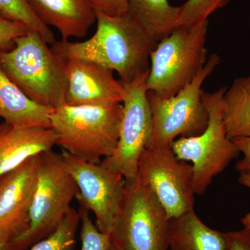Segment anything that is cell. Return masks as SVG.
Masks as SVG:
<instances>
[{"mask_svg":"<svg viewBox=\"0 0 250 250\" xmlns=\"http://www.w3.org/2000/svg\"><path fill=\"white\" fill-rule=\"evenodd\" d=\"M95 34L82 42L56 41L52 48L64 59L88 61L116 72L129 83L149 68L156 43L129 14L108 16L96 13Z\"/></svg>","mask_w":250,"mask_h":250,"instance_id":"1","label":"cell"},{"mask_svg":"<svg viewBox=\"0 0 250 250\" xmlns=\"http://www.w3.org/2000/svg\"><path fill=\"white\" fill-rule=\"evenodd\" d=\"M123 114L122 103L65 104L52 111L50 128L57 134V146L62 150L100 164L116 150Z\"/></svg>","mask_w":250,"mask_h":250,"instance_id":"2","label":"cell"},{"mask_svg":"<svg viewBox=\"0 0 250 250\" xmlns=\"http://www.w3.org/2000/svg\"><path fill=\"white\" fill-rule=\"evenodd\" d=\"M0 66L31 100L55 109L65 104V60L54 52L37 31L18 38L9 50L0 52Z\"/></svg>","mask_w":250,"mask_h":250,"instance_id":"3","label":"cell"},{"mask_svg":"<svg viewBox=\"0 0 250 250\" xmlns=\"http://www.w3.org/2000/svg\"><path fill=\"white\" fill-rule=\"evenodd\" d=\"M208 20L179 26L159 41L149 59L148 93L168 98L194 80L205 66Z\"/></svg>","mask_w":250,"mask_h":250,"instance_id":"4","label":"cell"},{"mask_svg":"<svg viewBox=\"0 0 250 250\" xmlns=\"http://www.w3.org/2000/svg\"><path fill=\"white\" fill-rule=\"evenodd\" d=\"M79 190L62 154L52 149L40 154V166L27 229L11 242V250H26L55 231Z\"/></svg>","mask_w":250,"mask_h":250,"instance_id":"5","label":"cell"},{"mask_svg":"<svg viewBox=\"0 0 250 250\" xmlns=\"http://www.w3.org/2000/svg\"><path fill=\"white\" fill-rule=\"evenodd\" d=\"M227 88L223 87L213 93L203 90L202 100L208 115L207 128L202 134L179 138L171 145L179 160L192 164L195 195H204L213 178L239 153L228 137L224 123L223 98Z\"/></svg>","mask_w":250,"mask_h":250,"instance_id":"6","label":"cell"},{"mask_svg":"<svg viewBox=\"0 0 250 250\" xmlns=\"http://www.w3.org/2000/svg\"><path fill=\"white\" fill-rule=\"evenodd\" d=\"M170 220L139 177L125 181L121 207L110 233L111 243L121 250H169Z\"/></svg>","mask_w":250,"mask_h":250,"instance_id":"7","label":"cell"},{"mask_svg":"<svg viewBox=\"0 0 250 250\" xmlns=\"http://www.w3.org/2000/svg\"><path fill=\"white\" fill-rule=\"evenodd\" d=\"M220 62L218 54L210 55L194 80L170 98H159L148 93L153 122L149 147L171 146L179 138L204 132L208 125V115L202 100V87Z\"/></svg>","mask_w":250,"mask_h":250,"instance_id":"8","label":"cell"},{"mask_svg":"<svg viewBox=\"0 0 250 250\" xmlns=\"http://www.w3.org/2000/svg\"><path fill=\"white\" fill-rule=\"evenodd\" d=\"M149 70L129 83H123L125 95L119 140L112 155L100 162L109 170L123 176L127 182L136 180L141 154L152 141V111L148 99Z\"/></svg>","mask_w":250,"mask_h":250,"instance_id":"9","label":"cell"},{"mask_svg":"<svg viewBox=\"0 0 250 250\" xmlns=\"http://www.w3.org/2000/svg\"><path fill=\"white\" fill-rule=\"evenodd\" d=\"M137 177L150 188L170 220L194 209L192 164L179 160L171 146L145 149L140 157Z\"/></svg>","mask_w":250,"mask_h":250,"instance_id":"10","label":"cell"},{"mask_svg":"<svg viewBox=\"0 0 250 250\" xmlns=\"http://www.w3.org/2000/svg\"><path fill=\"white\" fill-rule=\"evenodd\" d=\"M62 154L78 188L80 207L93 212L99 230L110 235L124 194V177L100 163L82 160L63 150Z\"/></svg>","mask_w":250,"mask_h":250,"instance_id":"11","label":"cell"},{"mask_svg":"<svg viewBox=\"0 0 250 250\" xmlns=\"http://www.w3.org/2000/svg\"><path fill=\"white\" fill-rule=\"evenodd\" d=\"M40 166V154L0 176V238L14 241L29 228V213Z\"/></svg>","mask_w":250,"mask_h":250,"instance_id":"12","label":"cell"},{"mask_svg":"<svg viewBox=\"0 0 250 250\" xmlns=\"http://www.w3.org/2000/svg\"><path fill=\"white\" fill-rule=\"evenodd\" d=\"M65 60L66 104L78 106L123 103L125 86L121 81L115 78L114 72L88 61Z\"/></svg>","mask_w":250,"mask_h":250,"instance_id":"13","label":"cell"},{"mask_svg":"<svg viewBox=\"0 0 250 250\" xmlns=\"http://www.w3.org/2000/svg\"><path fill=\"white\" fill-rule=\"evenodd\" d=\"M57 136L50 127H16L0 124V176L7 173L31 156L53 149Z\"/></svg>","mask_w":250,"mask_h":250,"instance_id":"14","label":"cell"},{"mask_svg":"<svg viewBox=\"0 0 250 250\" xmlns=\"http://www.w3.org/2000/svg\"><path fill=\"white\" fill-rule=\"evenodd\" d=\"M34 14L47 27H55L62 41L85 37L96 13L86 0H26Z\"/></svg>","mask_w":250,"mask_h":250,"instance_id":"15","label":"cell"},{"mask_svg":"<svg viewBox=\"0 0 250 250\" xmlns=\"http://www.w3.org/2000/svg\"><path fill=\"white\" fill-rule=\"evenodd\" d=\"M53 109L31 100L0 66V118L16 127H50Z\"/></svg>","mask_w":250,"mask_h":250,"instance_id":"16","label":"cell"},{"mask_svg":"<svg viewBox=\"0 0 250 250\" xmlns=\"http://www.w3.org/2000/svg\"><path fill=\"white\" fill-rule=\"evenodd\" d=\"M169 250H227L226 234L209 228L195 210L171 219Z\"/></svg>","mask_w":250,"mask_h":250,"instance_id":"17","label":"cell"},{"mask_svg":"<svg viewBox=\"0 0 250 250\" xmlns=\"http://www.w3.org/2000/svg\"><path fill=\"white\" fill-rule=\"evenodd\" d=\"M127 14L156 44L178 27L179 6L168 0H129Z\"/></svg>","mask_w":250,"mask_h":250,"instance_id":"18","label":"cell"},{"mask_svg":"<svg viewBox=\"0 0 250 250\" xmlns=\"http://www.w3.org/2000/svg\"><path fill=\"white\" fill-rule=\"evenodd\" d=\"M224 123L228 137H250V77H238L223 98Z\"/></svg>","mask_w":250,"mask_h":250,"instance_id":"19","label":"cell"},{"mask_svg":"<svg viewBox=\"0 0 250 250\" xmlns=\"http://www.w3.org/2000/svg\"><path fill=\"white\" fill-rule=\"evenodd\" d=\"M80 215L70 208L55 231L26 250H75Z\"/></svg>","mask_w":250,"mask_h":250,"instance_id":"20","label":"cell"},{"mask_svg":"<svg viewBox=\"0 0 250 250\" xmlns=\"http://www.w3.org/2000/svg\"><path fill=\"white\" fill-rule=\"evenodd\" d=\"M0 13L9 19L22 22L29 29L37 31L49 45L57 41L50 28L36 16L26 0H0Z\"/></svg>","mask_w":250,"mask_h":250,"instance_id":"21","label":"cell"},{"mask_svg":"<svg viewBox=\"0 0 250 250\" xmlns=\"http://www.w3.org/2000/svg\"><path fill=\"white\" fill-rule=\"evenodd\" d=\"M230 0H187L179 6V26H191L208 20L210 15L228 4Z\"/></svg>","mask_w":250,"mask_h":250,"instance_id":"22","label":"cell"},{"mask_svg":"<svg viewBox=\"0 0 250 250\" xmlns=\"http://www.w3.org/2000/svg\"><path fill=\"white\" fill-rule=\"evenodd\" d=\"M89 210L80 207V250H109L111 246V236L100 231L90 218Z\"/></svg>","mask_w":250,"mask_h":250,"instance_id":"23","label":"cell"},{"mask_svg":"<svg viewBox=\"0 0 250 250\" xmlns=\"http://www.w3.org/2000/svg\"><path fill=\"white\" fill-rule=\"evenodd\" d=\"M30 29L22 22L9 19L0 13V52L12 49L15 41Z\"/></svg>","mask_w":250,"mask_h":250,"instance_id":"24","label":"cell"},{"mask_svg":"<svg viewBox=\"0 0 250 250\" xmlns=\"http://www.w3.org/2000/svg\"><path fill=\"white\" fill-rule=\"evenodd\" d=\"M95 13L108 16H120L127 14L129 0H86Z\"/></svg>","mask_w":250,"mask_h":250,"instance_id":"25","label":"cell"},{"mask_svg":"<svg viewBox=\"0 0 250 250\" xmlns=\"http://www.w3.org/2000/svg\"><path fill=\"white\" fill-rule=\"evenodd\" d=\"M228 243L227 250H250V231L243 228L238 231L225 233Z\"/></svg>","mask_w":250,"mask_h":250,"instance_id":"26","label":"cell"},{"mask_svg":"<svg viewBox=\"0 0 250 250\" xmlns=\"http://www.w3.org/2000/svg\"><path fill=\"white\" fill-rule=\"evenodd\" d=\"M232 141L239 152L243 154V159L236 163L235 168L238 172L250 171V137L236 138Z\"/></svg>","mask_w":250,"mask_h":250,"instance_id":"27","label":"cell"},{"mask_svg":"<svg viewBox=\"0 0 250 250\" xmlns=\"http://www.w3.org/2000/svg\"><path fill=\"white\" fill-rule=\"evenodd\" d=\"M239 173L238 182H239L240 184L249 188L250 189V171L241 172ZM241 222L243 228L250 231V211L241 219Z\"/></svg>","mask_w":250,"mask_h":250,"instance_id":"28","label":"cell"},{"mask_svg":"<svg viewBox=\"0 0 250 250\" xmlns=\"http://www.w3.org/2000/svg\"><path fill=\"white\" fill-rule=\"evenodd\" d=\"M0 250H11L10 242L5 241V240L0 238Z\"/></svg>","mask_w":250,"mask_h":250,"instance_id":"29","label":"cell"},{"mask_svg":"<svg viewBox=\"0 0 250 250\" xmlns=\"http://www.w3.org/2000/svg\"><path fill=\"white\" fill-rule=\"evenodd\" d=\"M109 250H121L119 248H118L116 246H115V245H113V243H111V248H110Z\"/></svg>","mask_w":250,"mask_h":250,"instance_id":"30","label":"cell"}]
</instances>
